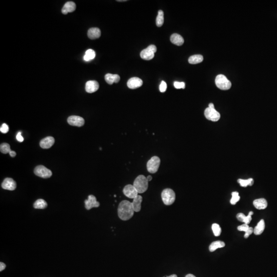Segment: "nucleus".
<instances>
[{
    "mask_svg": "<svg viewBox=\"0 0 277 277\" xmlns=\"http://www.w3.org/2000/svg\"><path fill=\"white\" fill-rule=\"evenodd\" d=\"M134 212L132 202L124 200L119 204L118 213L122 220L127 221L131 219L134 215Z\"/></svg>",
    "mask_w": 277,
    "mask_h": 277,
    "instance_id": "1",
    "label": "nucleus"
},
{
    "mask_svg": "<svg viewBox=\"0 0 277 277\" xmlns=\"http://www.w3.org/2000/svg\"><path fill=\"white\" fill-rule=\"evenodd\" d=\"M133 185L138 193L142 194L148 189V181L144 175H139L135 179Z\"/></svg>",
    "mask_w": 277,
    "mask_h": 277,
    "instance_id": "2",
    "label": "nucleus"
},
{
    "mask_svg": "<svg viewBox=\"0 0 277 277\" xmlns=\"http://www.w3.org/2000/svg\"><path fill=\"white\" fill-rule=\"evenodd\" d=\"M161 197L163 203L166 205L172 204L176 200V194L171 188H166L162 192Z\"/></svg>",
    "mask_w": 277,
    "mask_h": 277,
    "instance_id": "3",
    "label": "nucleus"
},
{
    "mask_svg": "<svg viewBox=\"0 0 277 277\" xmlns=\"http://www.w3.org/2000/svg\"><path fill=\"white\" fill-rule=\"evenodd\" d=\"M215 83L216 86L221 90H228L231 86V83L230 80L223 74H219L217 76Z\"/></svg>",
    "mask_w": 277,
    "mask_h": 277,
    "instance_id": "4",
    "label": "nucleus"
},
{
    "mask_svg": "<svg viewBox=\"0 0 277 277\" xmlns=\"http://www.w3.org/2000/svg\"><path fill=\"white\" fill-rule=\"evenodd\" d=\"M160 162H161L160 159L158 157L154 156L151 158L147 163V171L150 173H156V172H157L158 171Z\"/></svg>",
    "mask_w": 277,
    "mask_h": 277,
    "instance_id": "5",
    "label": "nucleus"
},
{
    "mask_svg": "<svg viewBox=\"0 0 277 277\" xmlns=\"http://www.w3.org/2000/svg\"><path fill=\"white\" fill-rule=\"evenodd\" d=\"M34 173L36 176L41 178L47 179L52 176V172L50 169L43 165H39L34 168Z\"/></svg>",
    "mask_w": 277,
    "mask_h": 277,
    "instance_id": "6",
    "label": "nucleus"
},
{
    "mask_svg": "<svg viewBox=\"0 0 277 277\" xmlns=\"http://www.w3.org/2000/svg\"><path fill=\"white\" fill-rule=\"evenodd\" d=\"M204 115L206 119L213 122L218 121L220 118V114L215 108L208 107L205 110Z\"/></svg>",
    "mask_w": 277,
    "mask_h": 277,
    "instance_id": "7",
    "label": "nucleus"
},
{
    "mask_svg": "<svg viewBox=\"0 0 277 277\" xmlns=\"http://www.w3.org/2000/svg\"><path fill=\"white\" fill-rule=\"evenodd\" d=\"M123 193L125 196L131 199H134L138 195V192L133 185L128 184L124 187Z\"/></svg>",
    "mask_w": 277,
    "mask_h": 277,
    "instance_id": "8",
    "label": "nucleus"
},
{
    "mask_svg": "<svg viewBox=\"0 0 277 277\" xmlns=\"http://www.w3.org/2000/svg\"><path fill=\"white\" fill-rule=\"evenodd\" d=\"M68 124L71 126L81 127L85 124V120L80 116H71L67 119Z\"/></svg>",
    "mask_w": 277,
    "mask_h": 277,
    "instance_id": "9",
    "label": "nucleus"
},
{
    "mask_svg": "<svg viewBox=\"0 0 277 277\" xmlns=\"http://www.w3.org/2000/svg\"><path fill=\"white\" fill-rule=\"evenodd\" d=\"M85 206L86 209L90 210L93 208H98L100 206V203L96 201V197L93 195H89L87 200H85Z\"/></svg>",
    "mask_w": 277,
    "mask_h": 277,
    "instance_id": "10",
    "label": "nucleus"
},
{
    "mask_svg": "<svg viewBox=\"0 0 277 277\" xmlns=\"http://www.w3.org/2000/svg\"><path fill=\"white\" fill-rule=\"evenodd\" d=\"M1 186L2 187L4 190H14L16 188V184L12 178H7L3 181Z\"/></svg>",
    "mask_w": 277,
    "mask_h": 277,
    "instance_id": "11",
    "label": "nucleus"
},
{
    "mask_svg": "<svg viewBox=\"0 0 277 277\" xmlns=\"http://www.w3.org/2000/svg\"><path fill=\"white\" fill-rule=\"evenodd\" d=\"M99 88V84L96 81H89L87 82L85 85V91L88 93H93L98 91Z\"/></svg>",
    "mask_w": 277,
    "mask_h": 277,
    "instance_id": "12",
    "label": "nucleus"
},
{
    "mask_svg": "<svg viewBox=\"0 0 277 277\" xmlns=\"http://www.w3.org/2000/svg\"><path fill=\"white\" fill-rule=\"evenodd\" d=\"M143 85V81L139 78H132L127 82V86L130 89H136Z\"/></svg>",
    "mask_w": 277,
    "mask_h": 277,
    "instance_id": "13",
    "label": "nucleus"
},
{
    "mask_svg": "<svg viewBox=\"0 0 277 277\" xmlns=\"http://www.w3.org/2000/svg\"><path fill=\"white\" fill-rule=\"evenodd\" d=\"M55 139L52 136H47L40 141V145L43 149L51 148L55 143Z\"/></svg>",
    "mask_w": 277,
    "mask_h": 277,
    "instance_id": "14",
    "label": "nucleus"
},
{
    "mask_svg": "<svg viewBox=\"0 0 277 277\" xmlns=\"http://www.w3.org/2000/svg\"><path fill=\"white\" fill-rule=\"evenodd\" d=\"M76 9V5L73 2H67L64 4L62 9V12L67 15L69 12H74Z\"/></svg>",
    "mask_w": 277,
    "mask_h": 277,
    "instance_id": "15",
    "label": "nucleus"
},
{
    "mask_svg": "<svg viewBox=\"0 0 277 277\" xmlns=\"http://www.w3.org/2000/svg\"><path fill=\"white\" fill-rule=\"evenodd\" d=\"M140 56L142 59L145 60H150L154 57V52L147 47L146 49L143 50L141 51Z\"/></svg>",
    "mask_w": 277,
    "mask_h": 277,
    "instance_id": "16",
    "label": "nucleus"
},
{
    "mask_svg": "<svg viewBox=\"0 0 277 277\" xmlns=\"http://www.w3.org/2000/svg\"><path fill=\"white\" fill-rule=\"evenodd\" d=\"M101 30L99 28L93 27L91 28L88 31V37L89 39H98L101 36Z\"/></svg>",
    "mask_w": 277,
    "mask_h": 277,
    "instance_id": "17",
    "label": "nucleus"
},
{
    "mask_svg": "<svg viewBox=\"0 0 277 277\" xmlns=\"http://www.w3.org/2000/svg\"><path fill=\"white\" fill-rule=\"evenodd\" d=\"M253 205L258 209H264L267 207V202L264 198L258 199L254 200Z\"/></svg>",
    "mask_w": 277,
    "mask_h": 277,
    "instance_id": "18",
    "label": "nucleus"
},
{
    "mask_svg": "<svg viewBox=\"0 0 277 277\" xmlns=\"http://www.w3.org/2000/svg\"><path fill=\"white\" fill-rule=\"evenodd\" d=\"M143 198L141 196L138 195L136 197L133 199L132 202V207L134 211L139 212L141 209V203L142 202Z\"/></svg>",
    "mask_w": 277,
    "mask_h": 277,
    "instance_id": "19",
    "label": "nucleus"
},
{
    "mask_svg": "<svg viewBox=\"0 0 277 277\" xmlns=\"http://www.w3.org/2000/svg\"><path fill=\"white\" fill-rule=\"evenodd\" d=\"M105 80L109 84H113L114 83H118L120 80V76L118 74H107L105 76Z\"/></svg>",
    "mask_w": 277,
    "mask_h": 277,
    "instance_id": "20",
    "label": "nucleus"
},
{
    "mask_svg": "<svg viewBox=\"0 0 277 277\" xmlns=\"http://www.w3.org/2000/svg\"><path fill=\"white\" fill-rule=\"evenodd\" d=\"M171 41L173 44L176 45L177 46H181L183 44L184 40L181 35L177 34H173L171 36Z\"/></svg>",
    "mask_w": 277,
    "mask_h": 277,
    "instance_id": "21",
    "label": "nucleus"
},
{
    "mask_svg": "<svg viewBox=\"0 0 277 277\" xmlns=\"http://www.w3.org/2000/svg\"><path fill=\"white\" fill-rule=\"evenodd\" d=\"M265 222L264 220H261L256 226L254 228L253 233L256 235H260L262 234L265 229Z\"/></svg>",
    "mask_w": 277,
    "mask_h": 277,
    "instance_id": "22",
    "label": "nucleus"
},
{
    "mask_svg": "<svg viewBox=\"0 0 277 277\" xmlns=\"http://www.w3.org/2000/svg\"><path fill=\"white\" fill-rule=\"evenodd\" d=\"M225 245V244L224 242L221 241L213 242L209 246V251L211 252H214L218 248H224Z\"/></svg>",
    "mask_w": 277,
    "mask_h": 277,
    "instance_id": "23",
    "label": "nucleus"
},
{
    "mask_svg": "<svg viewBox=\"0 0 277 277\" xmlns=\"http://www.w3.org/2000/svg\"><path fill=\"white\" fill-rule=\"evenodd\" d=\"M203 60V57L202 55H193L188 59V62L190 64H196L202 62Z\"/></svg>",
    "mask_w": 277,
    "mask_h": 277,
    "instance_id": "24",
    "label": "nucleus"
},
{
    "mask_svg": "<svg viewBox=\"0 0 277 277\" xmlns=\"http://www.w3.org/2000/svg\"><path fill=\"white\" fill-rule=\"evenodd\" d=\"M47 206V203L43 199H38L34 202V207L36 209H45Z\"/></svg>",
    "mask_w": 277,
    "mask_h": 277,
    "instance_id": "25",
    "label": "nucleus"
},
{
    "mask_svg": "<svg viewBox=\"0 0 277 277\" xmlns=\"http://www.w3.org/2000/svg\"><path fill=\"white\" fill-rule=\"evenodd\" d=\"M95 56H96V53L95 51L92 49H89L86 51L83 59L85 61H90L93 60L95 58Z\"/></svg>",
    "mask_w": 277,
    "mask_h": 277,
    "instance_id": "26",
    "label": "nucleus"
},
{
    "mask_svg": "<svg viewBox=\"0 0 277 277\" xmlns=\"http://www.w3.org/2000/svg\"><path fill=\"white\" fill-rule=\"evenodd\" d=\"M238 182L240 184L241 186L245 187L248 186H252L253 185L254 181L253 179L250 178L248 180L239 179Z\"/></svg>",
    "mask_w": 277,
    "mask_h": 277,
    "instance_id": "27",
    "label": "nucleus"
},
{
    "mask_svg": "<svg viewBox=\"0 0 277 277\" xmlns=\"http://www.w3.org/2000/svg\"><path fill=\"white\" fill-rule=\"evenodd\" d=\"M164 23V12L163 11H159L158 15L156 19V25L158 27H161Z\"/></svg>",
    "mask_w": 277,
    "mask_h": 277,
    "instance_id": "28",
    "label": "nucleus"
},
{
    "mask_svg": "<svg viewBox=\"0 0 277 277\" xmlns=\"http://www.w3.org/2000/svg\"><path fill=\"white\" fill-rule=\"evenodd\" d=\"M0 150L1 152L4 154H7L8 153H10V151H11V146L9 144L6 143H3L1 144Z\"/></svg>",
    "mask_w": 277,
    "mask_h": 277,
    "instance_id": "29",
    "label": "nucleus"
},
{
    "mask_svg": "<svg viewBox=\"0 0 277 277\" xmlns=\"http://www.w3.org/2000/svg\"><path fill=\"white\" fill-rule=\"evenodd\" d=\"M212 230L213 231V234L215 236L218 237L221 235V227L217 223H214L212 225Z\"/></svg>",
    "mask_w": 277,
    "mask_h": 277,
    "instance_id": "30",
    "label": "nucleus"
},
{
    "mask_svg": "<svg viewBox=\"0 0 277 277\" xmlns=\"http://www.w3.org/2000/svg\"><path fill=\"white\" fill-rule=\"evenodd\" d=\"M231 195H232V198L230 200V203L232 205L236 204L240 199V196H239V193L237 191L233 192L231 194Z\"/></svg>",
    "mask_w": 277,
    "mask_h": 277,
    "instance_id": "31",
    "label": "nucleus"
},
{
    "mask_svg": "<svg viewBox=\"0 0 277 277\" xmlns=\"http://www.w3.org/2000/svg\"><path fill=\"white\" fill-rule=\"evenodd\" d=\"M174 86L176 89H180L183 88L184 89L185 87V84L184 82H174Z\"/></svg>",
    "mask_w": 277,
    "mask_h": 277,
    "instance_id": "32",
    "label": "nucleus"
},
{
    "mask_svg": "<svg viewBox=\"0 0 277 277\" xmlns=\"http://www.w3.org/2000/svg\"><path fill=\"white\" fill-rule=\"evenodd\" d=\"M0 131H1V132H2L3 133H6L7 132H8L9 131V127L7 125L5 124V123H4L2 125L1 127V128H0Z\"/></svg>",
    "mask_w": 277,
    "mask_h": 277,
    "instance_id": "33",
    "label": "nucleus"
},
{
    "mask_svg": "<svg viewBox=\"0 0 277 277\" xmlns=\"http://www.w3.org/2000/svg\"><path fill=\"white\" fill-rule=\"evenodd\" d=\"M249 228V226H248V225L244 223L243 225H240L238 227V230L239 231H245V233L248 230Z\"/></svg>",
    "mask_w": 277,
    "mask_h": 277,
    "instance_id": "34",
    "label": "nucleus"
},
{
    "mask_svg": "<svg viewBox=\"0 0 277 277\" xmlns=\"http://www.w3.org/2000/svg\"><path fill=\"white\" fill-rule=\"evenodd\" d=\"M253 212H249L248 215V216H246V217L245 218L244 221V223L245 224H248L249 223H250L252 219V216L253 215Z\"/></svg>",
    "mask_w": 277,
    "mask_h": 277,
    "instance_id": "35",
    "label": "nucleus"
},
{
    "mask_svg": "<svg viewBox=\"0 0 277 277\" xmlns=\"http://www.w3.org/2000/svg\"><path fill=\"white\" fill-rule=\"evenodd\" d=\"M160 91L161 92H164L166 91V89H167V84H166V82L164 81L161 82V84L160 85Z\"/></svg>",
    "mask_w": 277,
    "mask_h": 277,
    "instance_id": "36",
    "label": "nucleus"
},
{
    "mask_svg": "<svg viewBox=\"0 0 277 277\" xmlns=\"http://www.w3.org/2000/svg\"><path fill=\"white\" fill-rule=\"evenodd\" d=\"M253 231H254V229L252 227H249L248 230L245 232V234L244 235L245 238H248L251 235H252L253 233Z\"/></svg>",
    "mask_w": 277,
    "mask_h": 277,
    "instance_id": "37",
    "label": "nucleus"
},
{
    "mask_svg": "<svg viewBox=\"0 0 277 277\" xmlns=\"http://www.w3.org/2000/svg\"><path fill=\"white\" fill-rule=\"evenodd\" d=\"M245 217H246L245 215L243 213H239L237 215V219L239 221H240V222H244Z\"/></svg>",
    "mask_w": 277,
    "mask_h": 277,
    "instance_id": "38",
    "label": "nucleus"
},
{
    "mask_svg": "<svg viewBox=\"0 0 277 277\" xmlns=\"http://www.w3.org/2000/svg\"><path fill=\"white\" fill-rule=\"evenodd\" d=\"M16 140L20 142H22L23 141H24V138L21 135V132H18V134L16 135Z\"/></svg>",
    "mask_w": 277,
    "mask_h": 277,
    "instance_id": "39",
    "label": "nucleus"
},
{
    "mask_svg": "<svg viewBox=\"0 0 277 277\" xmlns=\"http://www.w3.org/2000/svg\"><path fill=\"white\" fill-rule=\"evenodd\" d=\"M6 265L3 262L0 263V271H2L6 268Z\"/></svg>",
    "mask_w": 277,
    "mask_h": 277,
    "instance_id": "40",
    "label": "nucleus"
},
{
    "mask_svg": "<svg viewBox=\"0 0 277 277\" xmlns=\"http://www.w3.org/2000/svg\"><path fill=\"white\" fill-rule=\"evenodd\" d=\"M9 154H10V156L11 157H15L16 156V153L14 151H12V150H11L10 151V153H9Z\"/></svg>",
    "mask_w": 277,
    "mask_h": 277,
    "instance_id": "41",
    "label": "nucleus"
},
{
    "mask_svg": "<svg viewBox=\"0 0 277 277\" xmlns=\"http://www.w3.org/2000/svg\"><path fill=\"white\" fill-rule=\"evenodd\" d=\"M147 179L148 180V182L149 181H151V180H152V176H148L147 177Z\"/></svg>",
    "mask_w": 277,
    "mask_h": 277,
    "instance_id": "42",
    "label": "nucleus"
},
{
    "mask_svg": "<svg viewBox=\"0 0 277 277\" xmlns=\"http://www.w3.org/2000/svg\"><path fill=\"white\" fill-rule=\"evenodd\" d=\"M185 277H196V276H194V275L188 274L186 276H185Z\"/></svg>",
    "mask_w": 277,
    "mask_h": 277,
    "instance_id": "43",
    "label": "nucleus"
},
{
    "mask_svg": "<svg viewBox=\"0 0 277 277\" xmlns=\"http://www.w3.org/2000/svg\"><path fill=\"white\" fill-rule=\"evenodd\" d=\"M178 277L177 276H176V275H171V276H167V277Z\"/></svg>",
    "mask_w": 277,
    "mask_h": 277,
    "instance_id": "44",
    "label": "nucleus"
}]
</instances>
